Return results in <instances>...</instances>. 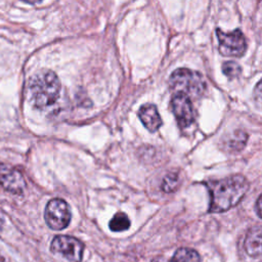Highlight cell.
Returning <instances> with one entry per match:
<instances>
[{
	"instance_id": "obj_14",
	"label": "cell",
	"mask_w": 262,
	"mask_h": 262,
	"mask_svg": "<svg viewBox=\"0 0 262 262\" xmlns=\"http://www.w3.org/2000/svg\"><path fill=\"white\" fill-rule=\"evenodd\" d=\"M179 184V177L176 173H170L165 176L162 183V189L165 192H172L177 189Z\"/></svg>"
},
{
	"instance_id": "obj_2",
	"label": "cell",
	"mask_w": 262,
	"mask_h": 262,
	"mask_svg": "<svg viewBox=\"0 0 262 262\" xmlns=\"http://www.w3.org/2000/svg\"><path fill=\"white\" fill-rule=\"evenodd\" d=\"M29 91L33 104L38 108H44L57 100L60 92V81L54 72L41 70L30 79Z\"/></svg>"
},
{
	"instance_id": "obj_18",
	"label": "cell",
	"mask_w": 262,
	"mask_h": 262,
	"mask_svg": "<svg viewBox=\"0 0 262 262\" xmlns=\"http://www.w3.org/2000/svg\"><path fill=\"white\" fill-rule=\"evenodd\" d=\"M23 1H25L27 3H30V4H36L38 2H41L42 0H23Z\"/></svg>"
},
{
	"instance_id": "obj_13",
	"label": "cell",
	"mask_w": 262,
	"mask_h": 262,
	"mask_svg": "<svg viewBox=\"0 0 262 262\" xmlns=\"http://www.w3.org/2000/svg\"><path fill=\"white\" fill-rule=\"evenodd\" d=\"M108 226L112 231H124L129 228L130 220L125 213L119 212L111 219Z\"/></svg>"
},
{
	"instance_id": "obj_6",
	"label": "cell",
	"mask_w": 262,
	"mask_h": 262,
	"mask_svg": "<svg viewBox=\"0 0 262 262\" xmlns=\"http://www.w3.org/2000/svg\"><path fill=\"white\" fill-rule=\"evenodd\" d=\"M50 250L71 262H80L83 256L84 246L76 237L70 235H57L50 245Z\"/></svg>"
},
{
	"instance_id": "obj_1",
	"label": "cell",
	"mask_w": 262,
	"mask_h": 262,
	"mask_svg": "<svg viewBox=\"0 0 262 262\" xmlns=\"http://www.w3.org/2000/svg\"><path fill=\"white\" fill-rule=\"evenodd\" d=\"M210 192V213H221L234 207L249 189V182L243 175H232L207 182Z\"/></svg>"
},
{
	"instance_id": "obj_11",
	"label": "cell",
	"mask_w": 262,
	"mask_h": 262,
	"mask_svg": "<svg viewBox=\"0 0 262 262\" xmlns=\"http://www.w3.org/2000/svg\"><path fill=\"white\" fill-rule=\"evenodd\" d=\"M248 135L246 132L242 130L234 131L224 142V149L229 152H237L241 151L247 142Z\"/></svg>"
},
{
	"instance_id": "obj_15",
	"label": "cell",
	"mask_w": 262,
	"mask_h": 262,
	"mask_svg": "<svg viewBox=\"0 0 262 262\" xmlns=\"http://www.w3.org/2000/svg\"><path fill=\"white\" fill-rule=\"evenodd\" d=\"M222 72L228 79H234L242 73V68L234 61H225L222 64Z\"/></svg>"
},
{
	"instance_id": "obj_8",
	"label": "cell",
	"mask_w": 262,
	"mask_h": 262,
	"mask_svg": "<svg viewBox=\"0 0 262 262\" xmlns=\"http://www.w3.org/2000/svg\"><path fill=\"white\" fill-rule=\"evenodd\" d=\"M0 185L7 191L19 194L26 187L21 173L7 164H0Z\"/></svg>"
},
{
	"instance_id": "obj_4",
	"label": "cell",
	"mask_w": 262,
	"mask_h": 262,
	"mask_svg": "<svg viewBox=\"0 0 262 262\" xmlns=\"http://www.w3.org/2000/svg\"><path fill=\"white\" fill-rule=\"evenodd\" d=\"M46 224L53 230L66 228L71 220V210L69 205L61 199H52L46 205L44 211Z\"/></svg>"
},
{
	"instance_id": "obj_16",
	"label": "cell",
	"mask_w": 262,
	"mask_h": 262,
	"mask_svg": "<svg viewBox=\"0 0 262 262\" xmlns=\"http://www.w3.org/2000/svg\"><path fill=\"white\" fill-rule=\"evenodd\" d=\"M254 98L256 102L262 104V79L256 84L254 88Z\"/></svg>"
},
{
	"instance_id": "obj_3",
	"label": "cell",
	"mask_w": 262,
	"mask_h": 262,
	"mask_svg": "<svg viewBox=\"0 0 262 262\" xmlns=\"http://www.w3.org/2000/svg\"><path fill=\"white\" fill-rule=\"evenodd\" d=\"M170 89L184 93L188 96H201L206 90V82L203 76L188 69H177L169 78Z\"/></svg>"
},
{
	"instance_id": "obj_9",
	"label": "cell",
	"mask_w": 262,
	"mask_h": 262,
	"mask_svg": "<svg viewBox=\"0 0 262 262\" xmlns=\"http://www.w3.org/2000/svg\"><path fill=\"white\" fill-rule=\"evenodd\" d=\"M244 248L249 256L262 258V225L249 229L244 241Z\"/></svg>"
},
{
	"instance_id": "obj_5",
	"label": "cell",
	"mask_w": 262,
	"mask_h": 262,
	"mask_svg": "<svg viewBox=\"0 0 262 262\" xmlns=\"http://www.w3.org/2000/svg\"><path fill=\"white\" fill-rule=\"evenodd\" d=\"M219 51L225 56H242L247 50V42L244 34L239 30L233 32H223L220 29L216 30Z\"/></svg>"
},
{
	"instance_id": "obj_17",
	"label": "cell",
	"mask_w": 262,
	"mask_h": 262,
	"mask_svg": "<svg viewBox=\"0 0 262 262\" xmlns=\"http://www.w3.org/2000/svg\"><path fill=\"white\" fill-rule=\"evenodd\" d=\"M256 208H257V212H258L259 216L262 218V194L259 196V199L257 201Z\"/></svg>"
},
{
	"instance_id": "obj_12",
	"label": "cell",
	"mask_w": 262,
	"mask_h": 262,
	"mask_svg": "<svg viewBox=\"0 0 262 262\" xmlns=\"http://www.w3.org/2000/svg\"><path fill=\"white\" fill-rule=\"evenodd\" d=\"M169 262H201V257L193 249L179 248L173 254Z\"/></svg>"
},
{
	"instance_id": "obj_10",
	"label": "cell",
	"mask_w": 262,
	"mask_h": 262,
	"mask_svg": "<svg viewBox=\"0 0 262 262\" xmlns=\"http://www.w3.org/2000/svg\"><path fill=\"white\" fill-rule=\"evenodd\" d=\"M138 117L144 127L150 132H156L162 125L161 116L154 104L141 105L138 111Z\"/></svg>"
},
{
	"instance_id": "obj_7",
	"label": "cell",
	"mask_w": 262,
	"mask_h": 262,
	"mask_svg": "<svg viewBox=\"0 0 262 262\" xmlns=\"http://www.w3.org/2000/svg\"><path fill=\"white\" fill-rule=\"evenodd\" d=\"M171 107L179 127L186 128L193 122V106L188 95L181 92L174 93L171 99Z\"/></svg>"
}]
</instances>
